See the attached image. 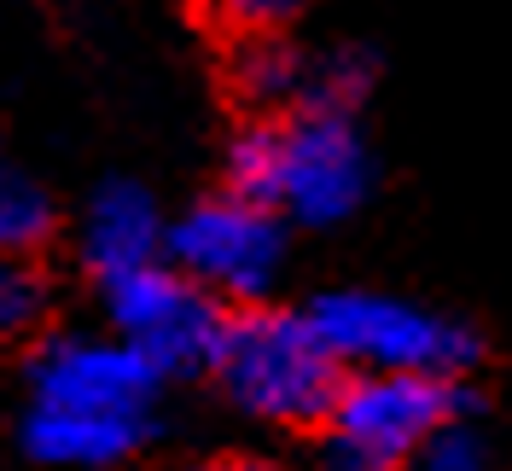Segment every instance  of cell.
Here are the masks:
<instances>
[{"label": "cell", "mask_w": 512, "mask_h": 471, "mask_svg": "<svg viewBox=\"0 0 512 471\" xmlns=\"http://www.w3.org/2000/svg\"><path fill=\"white\" fill-rule=\"evenodd\" d=\"M367 94H373V53H367V47H350V41L320 47L309 105H344V111H361Z\"/></svg>", "instance_id": "13"}, {"label": "cell", "mask_w": 512, "mask_h": 471, "mask_svg": "<svg viewBox=\"0 0 512 471\" xmlns=\"http://www.w3.org/2000/svg\"><path fill=\"white\" fill-rule=\"evenodd\" d=\"M59 233V204L53 192L35 181L30 169H6L0 175V251L6 256H41L47 239Z\"/></svg>", "instance_id": "11"}, {"label": "cell", "mask_w": 512, "mask_h": 471, "mask_svg": "<svg viewBox=\"0 0 512 471\" xmlns=\"http://www.w3.org/2000/svg\"><path fill=\"white\" fill-rule=\"evenodd\" d=\"M158 431V419H123V413H82V408H47L24 402L18 419V448L35 466L59 471H105L134 460Z\"/></svg>", "instance_id": "9"}, {"label": "cell", "mask_w": 512, "mask_h": 471, "mask_svg": "<svg viewBox=\"0 0 512 471\" xmlns=\"http://www.w3.org/2000/svg\"><path fill=\"white\" fill-rule=\"evenodd\" d=\"M76 256L82 268L105 280V274H123L134 262H152L169 256V216L152 198V187L111 175L82 198V216H76Z\"/></svg>", "instance_id": "8"}, {"label": "cell", "mask_w": 512, "mask_h": 471, "mask_svg": "<svg viewBox=\"0 0 512 471\" xmlns=\"http://www.w3.org/2000/svg\"><path fill=\"white\" fill-rule=\"evenodd\" d=\"M286 227V210L222 187L169 216V262L187 268L204 291H216L227 309L268 303L286 274Z\"/></svg>", "instance_id": "5"}, {"label": "cell", "mask_w": 512, "mask_h": 471, "mask_svg": "<svg viewBox=\"0 0 512 471\" xmlns=\"http://www.w3.org/2000/svg\"><path fill=\"white\" fill-rule=\"evenodd\" d=\"M94 291H99L105 326L134 338L169 378L204 373L216 344H222L227 314H233L216 291H204L169 256L134 262L123 274H105V280H94Z\"/></svg>", "instance_id": "6"}, {"label": "cell", "mask_w": 512, "mask_h": 471, "mask_svg": "<svg viewBox=\"0 0 512 471\" xmlns=\"http://www.w3.org/2000/svg\"><path fill=\"white\" fill-rule=\"evenodd\" d=\"M204 378L216 384L227 408L251 425L274 431H326V419L344 396V355L326 344L309 309L245 303L227 314L222 344Z\"/></svg>", "instance_id": "2"}, {"label": "cell", "mask_w": 512, "mask_h": 471, "mask_svg": "<svg viewBox=\"0 0 512 471\" xmlns=\"http://www.w3.org/2000/svg\"><path fill=\"white\" fill-rule=\"evenodd\" d=\"M379 163L367 128L344 105H297L251 117L227 140V187L286 210L297 227H344L373 198Z\"/></svg>", "instance_id": "1"}, {"label": "cell", "mask_w": 512, "mask_h": 471, "mask_svg": "<svg viewBox=\"0 0 512 471\" xmlns=\"http://www.w3.org/2000/svg\"><path fill=\"white\" fill-rule=\"evenodd\" d=\"M169 373L123 332H41L24 355V402L158 419Z\"/></svg>", "instance_id": "7"}, {"label": "cell", "mask_w": 512, "mask_h": 471, "mask_svg": "<svg viewBox=\"0 0 512 471\" xmlns=\"http://www.w3.org/2000/svg\"><path fill=\"white\" fill-rule=\"evenodd\" d=\"M303 309L315 314L326 344L344 355V367H408V373L466 378L483 361V344L466 320H448L396 291L338 285L309 297Z\"/></svg>", "instance_id": "4"}, {"label": "cell", "mask_w": 512, "mask_h": 471, "mask_svg": "<svg viewBox=\"0 0 512 471\" xmlns=\"http://www.w3.org/2000/svg\"><path fill=\"white\" fill-rule=\"evenodd\" d=\"M53 314V285L35 268V256H6L0 268V332L6 338H41Z\"/></svg>", "instance_id": "12"}, {"label": "cell", "mask_w": 512, "mask_h": 471, "mask_svg": "<svg viewBox=\"0 0 512 471\" xmlns=\"http://www.w3.org/2000/svg\"><path fill=\"white\" fill-rule=\"evenodd\" d=\"M478 408L466 378L408 367H350L344 396L326 419V460L350 471L419 466V454L454 413Z\"/></svg>", "instance_id": "3"}, {"label": "cell", "mask_w": 512, "mask_h": 471, "mask_svg": "<svg viewBox=\"0 0 512 471\" xmlns=\"http://www.w3.org/2000/svg\"><path fill=\"white\" fill-rule=\"evenodd\" d=\"M227 88L251 105L256 117L297 111L315 94V53L297 47L286 30H245L227 59Z\"/></svg>", "instance_id": "10"}, {"label": "cell", "mask_w": 512, "mask_h": 471, "mask_svg": "<svg viewBox=\"0 0 512 471\" xmlns=\"http://www.w3.org/2000/svg\"><path fill=\"white\" fill-rule=\"evenodd\" d=\"M187 6L210 12V18H222L227 30L245 35V30H286L303 0H187Z\"/></svg>", "instance_id": "15"}, {"label": "cell", "mask_w": 512, "mask_h": 471, "mask_svg": "<svg viewBox=\"0 0 512 471\" xmlns=\"http://www.w3.org/2000/svg\"><path fill=\"white\" fill-rule=\"evenodd\" d=\"M489 460H495V448H489V437L478 431V408L454 413L443 431L431 437V448L419 454L425 471H483Z\"/></svg>", "instance_id": "14"}]
</instances>
